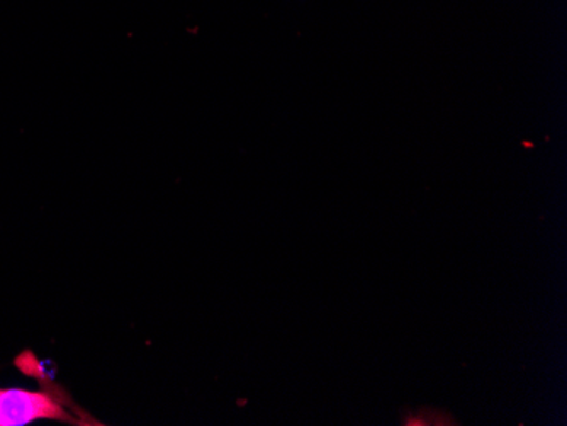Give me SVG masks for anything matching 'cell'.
<instances>
[{
    "label": "cell",
    "mask_w": 567,
    "mask_h": 426,
    "mask_svg": "<svg viewBox=\"0 0 567 426\" xmlns=\"http://www.w3.org/2000/svg\"><path fill=\"white\" fill-rule=\"evenodd\" d=\"M38 419L79 423L56 397L43 391L0 389V426H24Z\"/></svg>",
    "instance_id": "obj_1"
}]
</instances>
